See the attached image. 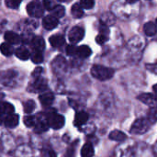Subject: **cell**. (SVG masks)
I'll return each instance as SVG.
<instances>
[{"mask_svg": "<svg viewBox=\"0 0 157 157\" xmlns=\"http://www.w3.org/2000/svg\"><path fill=\"white\" fill-rule=\"evenodd\" d=\"M91 75L100 81H106L110 79L114 75V70L102 65H94L91 68Z\"/></svg>", "mask_w": 157, "mask_h": 157, "instance_id": "6da1fadb", "label": "cell"}, {"mask_svg": "<svg viewBox=\"0 0 157 157\" xmlns=\"http://www.w3.org/2000/svg\"><path fill=\"white\" fill-rule=\"evenodd\" d=\"M150 125H151V123L147 119L141 118V119L136 120L133 122V124L132 125V128H131V132L135 134H144L149 130Z\"/></svg>", "mask_w": 157, "mask_h": 157, "instance_id": "7a4b0ae2", "label": "cell"}, {"mask_svg": "<svg viewBox=\"0 0 157 157\" xmlns=\"http://www.w3.org/2000/svg\"><path fill=\"white\" fill-rule=\"evenodd\" d=\"M47 121L50 127H52L54 130H59L63 127L64 125V118L62 115L56 114V113H50L47 115Z\"/></svg>", "mask_w": 157, "mask_h": 157, "instance_id": "3957f363", "label": "cell"}, {"mask_svg": "<svg viewBox=\"0 0 157 157\" xmlns=\"http://www.w3.org/2000/svg\"><path fill=\"white\" fill-rule=\"evenodd\" d=\"M27 11L30 17H42V15L44 13V8L41 6V4H40L37 1H33V2H30L27 6Z\"/></svg>", "mask_w": 157, "mask_h": 157, "instance_id": "277c9868", "label": "cell"}, {"mask_svg": "<svg viewBox=\"0 0 157 157\" xmlns=\"http://www.w3.org/2000/svg\"><path fill=\"white\" fill-rule=\"evenodd\" d=\"M84 36H85V29L81 27H78V26L71 29V30L69 31V34H68L69 40L72 43L79 42L80 40H83Z\"/></svg>", "mask_w": 157, "mask_h": 157, "instance_id": "5b68a950", "label": "cell"}, {"mask_svg": "<svg viewBox=\"0 0 157 157\" xmlns=\"http://www.w3.org/2000/svg\"><path fill=\"white\" fill-rule=\"evenodd\" d=\"M14 107L10 103L3 102L0 104V123L5 121V119L14 113Z\"/></svg>", "mask_w": 157, "mask_h": 157, "instance_id": "8992f818", "label": "cell"}, {"mask_svg": "<svg viewBox=\"0 0 157 157\" xmlns=\"http://www.w3.org/2000/svg\"><path fill=\"white\" fill-rule=\"evenodd\" d=\"M59 24V20L57 17L50 15V16H46L44 18H43V21H42V25L44 27V29H46L47 30H52L54 28H56Z\"/></svg>", "mask_w": 157, "mask_h": 157, "instance_id": "52a82bcc", "label": "cell"}, {"mask_svg": "<svg viewBox=\"0 0 157 157\" xmlns=\"http://www.w3.org/2000/svg\"><path fill=\"white\" fill-rule=\"evenodd\" d=\"M66 67V61L63 56L56 57L52 62V68L55 73H60L63 71Z\"/></svg>", "mask_w": 157, "mask_h": 157, "instance_id": "ba28073f", "label": "cell"}, {"mask_svg": "<svg viewBox=\"0 0 157 157\" xmlns=\"http://www.w3.org/2000/svg\"><path fill=\"white\" fill-rule=\"evenodd\" d=\"M47 88V81L43 78L38 77L31 85L30 89L34 92H40V91H44Z\"/></svg>", "mask_w": 157, "mask_h": 157, "instance_id": "9c48e42d", "label": "cell"}, {"mask_svg": "<svg viewBox=\"0 0 157 157\" xmlns=\"http://www.w3.org/2000/svg\"><path fill=\"white\" fill-rule=\"evenodd\" d=\"M31 47L33 49V51H38V52H41L44 50L45 48V41L43 40V38L36 36L32 39L31 40Z\"/></svg>", "mask_w": 157, "mask_h": 157, "instance_id": "30bf717a", "label": "cell"}, {"mask_svg": "<svg viewBox=\"0 0 157 157\" xmlns=\"http://www.w3.org/2000/svg\"><path fill=\"white\" fill-rule=\"evenodd\" d=\"M140 101H142L143 103L149 105V106H154L156 102V98L155 96H154L153 94L150 93H144V94H141L140 96H138L137 98Z\"/></svg>", "mask_w": 157, "mask_h": 157, "instance_id": "8fae6325", "label": "cell"}, {"mask_svg": "<svg viewBox=\"0 0 157 157\" xmlns=\"http://www.w3.org/2000/svg\"><path fill=\"white\" fill-rule=\"evenodd\" d=\"M39 99H40V102L41 103L42 106L48 107V106H51L52 104V102L54 100V96L51 92H46V93L41 94L39 97Z\"/></svg>", "mask_w": 157, "mask_h": 157, "instance_id": "7c38bea8", "label": "cell"}, {"mask_svg": "<svg viewBox=\"0 0 157 157\" xmlns=\"http://www.w3.org/2000/svg\"><path fill=\"white\" fill-rule=\"evenodd\" d=\"M49 41L51 43V45L54 48H59L61 46H63L64 43H65V39L63 35H60V34H55V35H52L50 39H49Z\"/></svg>", "mask_w": 157, "mask_h": 157, "instance_id": "4fadbf2b", "label": "cell"}, {"mask_svg": "<svg viewBox=\"0 0 157 157\" xmlns=\"http://www.w3.org/2000/svg\"><path fill=\"white\" fill-rule=\"evenodd\" d=\"M87 121H88V114L85 111H79L78 113H76L75 117V124L78 127L86 124Z\"/></svg>", "mask_w": 157, "mask_h": 157, "instance_id": "5bb4252c", "label": "cell"}, {"mask_svg": "<svg viewBox=\"0 0 157 157\" xmlns=\"http://www.w3.org/2000/svg\"><path fill=\"white\" fill-rule=\"evenodd\" d=\"M5 40H6V42H8L10 44H18L20 42V37L13 31L6 32L5 33Z\"/></svg>", "mask_w": 157, "mask_h": 157, "instance_id": "9a60e30c", "label": "cell"}, {"mask_svg": "<svg viewBox=\"0 0 157 157\" xmlns=\"http://www.w3.org/2000/svg\"><path fill=\"white\" fill-rule=\"evenodd\" d=\"M18 121H19L18 116L13 113V114L7 116V117L5 119L4 122H5V125H6L7 128H14V127H16V126L18 124Z\"/></svg>", "mask_w": 157, "mask_h": 157, "instance_id": "2e32d148", "label": "cell"}, {"mask_svg": "<svg viewBox=\"0 0 157 157\" xmlns=\"http://www.w3.org/2000/svg\"><path fill=\"white\" fill-rule=\"evenodd\" d=\"M49 129V124H48V121H47V117L46 119L43 121V120H40L38 122L36 121V124H35V132L37 133H42L44 132H46L47 130Z\"/></svg>", "mask_w": 157, "mask_h": 157, "instance_id": "e0dca14e", "label": "cell"}, {"mask_svg": "<svg viewBox=\"0 0 157 157\" xmlns=\"http://www.w3.org/2000/svg\"><path fill=\"white\" fill-rule=\"evenodd\" d=\"M144 33L149 36V37H153L157 33V26L155 23L154 22H147L144 27Z\"/></svg>", "mask_w": 157, "mask_h": 157, "instance_id": "ac0fdd59", "label": "cell"}, {"mask_svg": "<svg viewBox=\"0 0 157 157\" xmlns=\"http://www.w3.org/2000/svg\"><path fill=\"white\" fill-rule=\"evenodd\" d=\"M91 53H92L91 49L86 45H82L80 47H77L76 55L80 58H87L91 55Z\"/></svg>", "mask_w": 157, "mask_h": 157, "instance_id": "d6986e66", "label": "cell"}, {"mask_svg": "<svg viewBox=\"0 0 157 157\" xmlns=\"http://www.w3.org/2000/svg\"><path fill=\"white\" fill-rule=\"evenodd\" d=\"M15 54H16V56L18 59H20L22 61H26V60H28L30 57V52L25 47H19V48H17L16 50V52H15Z\"/></svg>", "mask_w": 157, "mask_h": 157, "instance_id": "ffe728a7", "label": "cell"}, {"mask_svg": "<svg viewBox=\"0 0 157 157\" xmlns=\"http://www.w3.org/2000/svg\"><path fill=\"white\" fill-rule=\"evenodd\" d=\"M95 154L94 147L91 144H86L81 150V155L82 157H93Z\"/></svg>", "mask_w": 157, "mask_h": 157, "instance_id": "44dd1931", "label": "cell"}, {"mask_svg": "<svg viewBox=\"0 0 157 157\" xmlns=\"http://www.w3.org/2000/svg\"><path fill=\"white\" fill-rule=\"evenodd\" d=\"M127 136L124 132H121V131H113L109 133V139L116 141V142H122L124 140H126Z\"/></svg>", "mask_w": 157, "mask_h": 157, "instance_id": "7402d4cb", "label": "cell"}, {"mask_svg": "<svg viewBox=\"0 0 157 157\" xmlns=\"http://www.w3.org/2000/svg\"><path fill=\"white\" fill-rule=\"evenodd\" d=\"M71 13L75 18H80L84 16V10H83V7L81 6L80 4L73 5V6L71 8Z\"/></svg>", "mask_w": 157, "mask_h": 157, "instance_id": "603a6c76", "label": "cell"}, {"mask_svg": "<svg viewBox=\"0 0 157 157\" xmlns=\"http://www.w3.org/2000/svg\"><path fill=\"white\" fill-rule=\"evenodd\" d=\"M0 51L5 56H11L14 53V49L12 45L8 42H4L0 45Z\"/></svg>", "mask_w": 157, "mask_h": 157, "instance_id": "cb8c5ba5", "label": "cell"}, {"mask_svg": "<svg viewBox=\"0 0 157 157\" xmlns=\"http://www.w3.org/2000/svg\"><path fill=\"white\" fill-rule=\"evenodd\" d=\"M51 12H52V16H53V17L59 18V17H63L64 16V14H65V9H64V7H63V6H61V5H56V6L51 10Z\"/></svg>", "mask_w": 157, "mask_h": 157, "instance_id": "d4e9b609", "label": "cell"}, {"mask_svg": "<svg viewBox=\"0 0 157 157\" xmlns=\"http://www.w3.org/2000/svg\"><path fill=\"white\" fill-rule=\"evenodd\" d=\"M30 58L34 63H40L43 62V55L41 52L33 51V52L30 54Z\"/></svg>", "mask_w": 157, "mask_h": 157, "instance_id": "484cf974", "label": "cell"}, {"mask_svg": "<svg viewBox=\"0 0 157 157\" xmlns=\"http://www.w3.org/2000/svg\"><path fill=\"white\" fill-rule=\"evenodd\" d=\"M36 104L33 100H28L24 103V111L27 114L31 113L34 109H35Z\"/></svg>", "mask_w": 157, "mask_h": 157, "instance_id": "4316f807", "label": "cell"}, {"mask_svg": "<svg viewBox=\"0 0 157 157\" xmlns=\"http://www.w3.org/2000/svg\"><path fill=\"white\" fill-rule=\"evenodd\" d=\"M36 118L34 116H26L24 118V124L27 126V127H32V126H35L36 124Z\"/></svg>", "mask_w": 157, "mask_h": 157, "instance_id": "83f0119b", "label": "cell"}, {"mask_svg": "<svg viewBox=\"0 0 157 157\" xmlns=\"http://www.w3.org/2000/svg\"><path fill=\"white\" fill-rule=\"evenodd\" d=\"M147 120L150 121V123H155L157 120V109L155 108H152L149 111Z\"/></svg>", "mask_w": 157, "mask_h": 157, "instance_id": "f1b7e54d", "label": "cell"}, {"mask_svg": "<svg viewBox=\"0 0 157 157\" xmlns=\"http://www.w3.org/2000/svg\"><path fill=\"white\" fill-rule=\"evenodd\" d=\"M80 5L85 9H90L95 5V0H80Z\"/></svg>", "mask_w": 157, "mask_h": 157, "instance_id": "f546056e", "label": "cell"}, {"mask_svg": "<svg viewBox=\"0 0 157 157\" xmlns=\"http://www.w3.org/2000/svg\"><path fill=\"white\" fill-rule=\"evenodd\" d=\"M22 0H5L6 5L9 8H17Z\"/></svg>", "mask_w": 157, "mask_h": 157, "instance_id": "4dcf8cb0", "label": "cell"}, {"mask_svg": "<svg viewBox=\"0 0 157 157\" xmlns=\"http://www.w3.org/2000/svg\"><path fill=\"white\" fill-rule=\"evenodd\" d=\"M109 40V37L107 36V35H105V34H98L97 37H96V41H97V43L98 44H99V45H102V44H104L106 41H108Z\"/></svg>", "mask_w": 157, "mask_h": 157, "instance_id": "1f68e13d", "label": "cell"}, {"mask_svg": "<svg viewBox=\"0 0 157 157\" xmlns=\"http://www.w3.org/2000/svg\"><path fill=\"white\" fill-rule=\"evenodd\" d=\"M76 51H77V47L75 45H69L66 48V52L68 55L70 56H75L76 55Z\"/></svg>", "mask_w": 157, "mask_h": 157, "instance_id": "d6a6232c", "label": "cell"}, {"mask_svg": "<svg viewBox=\"0 0 157 157\" xmlns=\"http://www.w3.org/2000/svg\"><path fill=\"white\" fill-rule=\"evenodd\" d=\"M43 6H44L47 10L51 11V10L55 6L54 1H53V0H43Z\"/></svg>", "mask_w": 157, "mask_h": 157, "instance_id": "836d02e7", "label": "cell"}, {"mask_svg": "<svg viewBox=\"0 0 157 157\" xmlns=\"http://www.w3.org/2000/svg\"><path fill=\"white\" fill-rule=\"evenodd\" d=\"M43 157H56V154L52 149H43L42 150Z\"/></svg>", "mask_w": 157, "mask_h": 157, "instance_id": "e575fe53", "label": "cell"}, {"mask_svg": "<svg viewBox=\"0 0 157 157\" xmlns=\"http://www.w3.org/2000/svg\"><path fill=\"white\" fill-rule=\"evenodd\" d=\"M146 68H147V70H149L150 72H152V73L157 75V63L146 64Z\"/></svg>", "mask_w": 157, "mask_h": 157, "instance_id": "d590c367", "label": "cell"}, {"mask_svg": "<svg viewBox=\"0 0 157 157\" xmlns=\"http://www.w3.org/2000/svg\"><path fill=\"white\" fill-rule=\"evenodd\" d=\"M42 72V68L41 67H38V68H36L35 70H34V72H33V74H32V75L33 76H39L40 75V73Z\"/></svg>", "mask_w": 157, "mask_h": 157, "instance_id": "8d00e7d4", "label": "cell"}, {"mask_svg": "<svg viewBox=\"0 0 157 157\" xmlns=\"http://www.w3.org/2000/svg\"><path fill=\"white\" fill-rule=\"evenodd\" d=\"M137 1H139V0H126V2H127L128 4H134V3L137 2Z\"/></svg>", "mask_w": 157, "mask_h": 157, "instance_id": "74e56055", "label": "cell"}, {"mask_svg": "<svg viewBox=\"0 0 157 157\" xmlns=\"http://www.w3.org/2000/svg\"><path fill=\"white\" fill-rule=\"evenodd\" d=\"M153 89H154V91H155V96L157 97V84L155 85V86H154Z\"/></svg>", "mask_w": 157, "mask_h": 157, "instance_id": "f35d334b", "label": "cell"}, {"mask_svg": "<svg viewBox=\"0 0 157 157\" xmlns=\"http://www.w3.org/2000/svg\"><path fill=\"white\" fill-rule=\"evenodd\" d=\"M58 1H60V2H68L70 0H58Z\"/></svg>", "mask_w": 157, "mask_h": 157, "instance_id": "ab89813d", "label": "cell"}, {"mask_svg": "<svg viewBox=\"0 0 157 157\" xmlns=\"http://www.w3.org/2000/svg\"><path fill=\"white\" fill-rule=\"evenodd\" d=\"M156 21H157V19H156Z\"/></svg>", "mask_w": 157, "mask_h": 157, "instance_id": "60d3db41", "label": "cell"}]
</instances>
